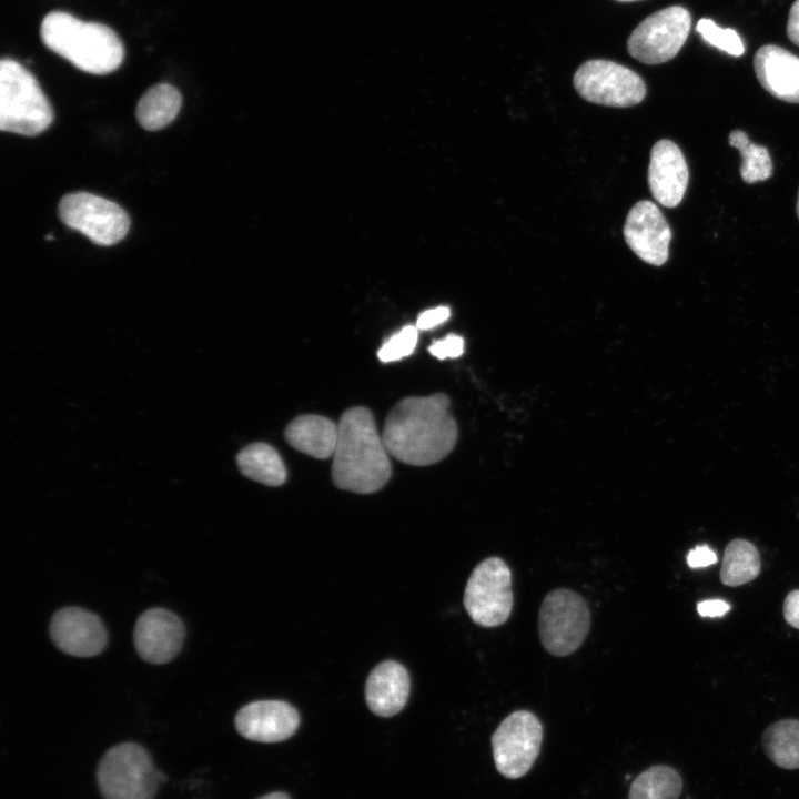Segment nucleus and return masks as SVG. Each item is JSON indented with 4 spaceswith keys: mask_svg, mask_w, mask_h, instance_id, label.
<instances>
[{
    "mask_svg": "<svg viewBox=\"0 0 799 799\" xmlns=\"http://www.w3.org/2000/svg\"><path fill=\"white\" fill-rule=\"evenodd\" d=\"M449 404L443 393L397 402L388 412L382 433L390 455L413 466H428L446 457L457 439Z\"/></svg>",
    "mask_w": 799,
    "mask_h": 799,
    "instance_id": "obj_1",
    "label": "nucleus"
},
{
    "mask_svg": "<svg viewBox=\"0 0 799 799\" xmlns=\"http://www.w3.org/2000/svg\"><path fill=\"white\" fill-rule=\"evenodd\" d=\"M332 479L341 489L358 494L380 490L390 479V453L372 412L364 406L346 409L338 421Z\"/></svg>",
    "mask_w": 799,
    "mask_h": 799,
    "instance_id": "obj_2",
    "label": "nucleus"
},
{
    "mask_svg": "<svg viewBox=\"0 0 799 799\" xmlns=\"http://www.w3.org/2000/svg\"><path fill=\"white\" fill-rule=\"evenodd\" d=\"M43 43L78 69L107 74L119 68L123 45L118 34L98 22H85L70 13L52 11L41 23Z\"/></svg>",
    "mask_w": 799,
    "mask_h": 799,
    "instance_id": "obj_3",
    "label": "nucleus"
},
{
    "mask_svg": "<svg viewBox=\"0 0 799 799\" xmlns=\"http://www.w3.org/2000/svg\"><path fill=\"white\" fill-rule=\"evenodd\" d=\"M52 107L34 75L22 64L3 59L0 63V129L34 136L52 123Z\"/></svg>",
    "mask_w": 799,
    "mask_h": 799,
    "instance_id": "obj_4",
    "label": "nucleus"
},
{
    "mask_svg": "<svg viewBox=\"0 0 799 799\" xmlns=\"http://www.w3.org/2000/svg\"><path fill=\"white\" fill-rule=\"evenodd\" d=\"M165 780L149 752L135 742L111 747L101 758L97 781L103 799H154Z\"/></svg>",
    "mask_w": 799,
    "mask_h": 799,
    "instance_id": "obj_5",
    "label": "nucleus"
},
{
    "mask_svg": "<svg viewBox=\"0 0 799 799\" xmlns=\"http://www.w3.org/2000/svg\"><path fill=\"white\" fill-rule=\"evenodd\" d=\"M590 626L586 600L577 593L559 588L543 600L538 630L544 648L552 655L564 657L583 644Z\"/></svg>",
    "mask_w": 799,
    "mask_h": 799,
    "instance_id": "obj_6",
    "label": "nucleus"
},
{
    "mask_svg": "<svg viewBox=\"0 0 799 799\" xmlns=\"http://www.w3.org/2000/svg\"><path fill=\"white\" fill-rule=\"evenodd\" d=\"M512 573L498 557H488L472 572L464 593V607L483 627L503 625L513 608Z\"/></svg>",
    "mask_w": 799,
    "mask_h": 799,
    "instance_id": "obj_7",
    "label": "nucleus"
},
{
    "mask_svg": "<svg viewBox=\"0 0 799 799\" xmlns=\"http://www.w3.org/2000/svg\"><path fill=\"white\" fill-rule=\"evenodd\" d=\"M59 215L65 225L103 246L120 242L130 227V218L119 204L88 192L65 194Z\"/></svg>",
    "mask_w": 799,
    "mask_h": 799,
    "instance_id": "obj_8",
    "label": "nucleus"
},
{
    "mask_svg": "<svg viewBox=\"0 0 799 799\" xmlns=\"http://www.w3.org/2000/svg\"><path fill=\"white\" fill-rule=\"evenodd\" d=\"M691 27V14L671 6L644 19L630 33L627 50L636 60L659 64L671 60L682 48Z\"/></svg>",
    "mask_w": 799,
    "mask_h": 799,
    "instance_id": "obj_9",
    "label": "nucleus"
},
{
    "mask_svg": "<svg viewBox=\"0 0 799 799\" xmlns=\"http://www.w3.org/2000/svg\"><path fill=\"white\" fill-rule=\"evenodd\" d=\"M543 740V726L528 710L507 716L492 736L495 767L509 779L525 776L538 757Z\"/></svg>",
    "mask_w": 799,
    "mask_h": 799,
    "instance_id": "obj_10",
    "label": "nucleus"
},
{
    "mask_svg": "<svg viewBox=\"0 0 799 799\" xmlns=\"http://www.w3.org/2000/svg\"><path fill=\"white\" fill-rule=\"evenodd\" d=\"M574 87L588 102L630 107L643 101L646 85L633 70L608 60H588L575 72Z\"/></svg>",
    "mask_w": 799,
    "mask_h": 799,
    "instance_id": "obj_11",
    "label": "nucleus"
},
{
    "mask_svg": "<svg viewBox=\"0 0 799 799\" xmlns=\"http://www.w3.org/2000/svg\"><path fill=\"white\" fill-rule=\"evenodd\" d=\"M624 236L630 250L643 261L656 266L667 261L671 231L653 202L639 201L630 209Z\"/></svg>",
    "mask_w": 799,
    "mask_h": 799,
    "instance_id": "obj_12",
    "label": "nucleus"
},
{
    "mask_svg": "<svg viewBox=\"0 0 799 799\" xmlns=\"http://www.w3.org/2000/svg\"><path fill=\"white\" fill-rule=\"evenodd\" d=\"M234 724L237 732L245 739L280 742L294 735L300 725V716L289 702L259 700L242 707Z\"/></svg>",
    "mask_w": 799,
    "mask_h": 799,
    "instance_id": "obj_13",
    "label": "nucleus"
},
{
    "mask_svg": "<svg viewBox=\"0 0 799 799\" xmlns=\"http://www.w3.org/2000/svg\"><path fill=\"white\" fill-rule=\"evenodd\" d=\"M50 635L60 650L77 657L95 656L107 644L105 628L100 618L78 607L58 610L50 624Z\"/></svg>",
    "mask_w": 799,
    "mask_h": 799,
    "instance_id": "obj_14",
    "label": "nucleus"
},
{
    "mask_svg": "<svg viewBox=\"0 0 799 799\" xmlns=\"http://www.w3.org/2000/svg\"><path fill=\"white\" fill-rule=\"evenodd\" d=\"M184 640V626L173 613L152 608L138 618L134 645L140 657L152 664L172 660Z\"/></svg>",
    "mask_w": 799,
    "mask_h": 799,
    "instance_id": "obj_15",
    "label": "nucleus"
},
{
    "mask_svg": "<svg viewBox=\"0 0 799 799\" xmlns=\"http://www.w3.org/2000/svg\"><path fill=\"white\" fill-rule=\"evenodd\" d=\"M688 166L681 150L670 140H659L650 152L648 184L654 199L677 206L688 185Z\"/></svg>",
    "mask_w": 799,
    "mask_h": 799,
    "instance_id": "obj_16",
    "label": "nucleus"
},
{
    "mask_svg": "<svg viewBox=\"0 0 799 799\" xmlns=\"http://www.w3.org/2000/svg\"><path fill=\"white\" fill-rule=\"evenodd\" d=\"M754 68L760 84L770 94L799 103V57L781 47L766 44L756 52Z\"/></svg>",
    "mask_w": 799,
    "mask_h": 799,
    "instance_id": "obj_17",
    "label": "nucleus"
},
{
    "mask_svg": "<svg viewBox=\"0 0 799 799\" xmlns=\"http://www.w3.org/2000/svg\"><path fill=\"white\" fill-rule=\"evenodd\" d=\"M408 695V672L394 660L381 663L367 677L365 699L376 716L386 718L398 714L405 707Z\"/></svg>",
    "mask_w": 799,
    "mask_h": 799,
    "instance_id": "obj_18",
    "label": "nucleus"
},
{
    "mask_svg": "<svg viewBox=\"0 0 799 799\" xmlns=\"http://www.w3.org/2000/svg\"><path fill=\"white\" fill-rule=\"evenodd\" d=\"M337 434V424L327 417L314 414L295 417L284 432L285 439L293 448L320 459L333 456Z\"/></svg>",
    "mask_w": 799,
    "mask_h": 799,
    "instance_id": "obj_19",
    "label": "nucleus"
},
{
    "mask_svg": "<svg viewBox=\"0 0 799 799\" xmlns=\"http://www.w3.org/2000/svg\"><path fill=\"white\" fill-rule=\"evenodd\" d=\"M182 98L178 89L168 83L150 88L139 100L136 120L148 131H156L170 124L178 115Z\"/></svg>",
    "mask_w": 799,
    "mask_h": 799,
    "instance_id": "obj_20",
    "label": "nucleus"
},
{
    "mask_svg": "<svg viewBox=\"0 0 799 799\" xmlns=\"http://www.w3.org/2000/svg\"><path fill=\"white\" fill-rule=\"evenodd\" d=\"M243 475L267 486H280L286 479V468L277 451L266 443H253L236 456Z\"/></svg>",
    "mask_w": 799,
    "mask_h": 799,
    "instance_id": "obj_21",
    "label": "nucleus"
},
{
    "mask_svg": "<svg viewBox=\"0 0 799 799\" xmlns=\"http://www.w3.org/2000/svg\"><path fill=\"white\" fill-rule=\"evenodd\" d=\"M767 757L782 769H799V719H781L762 734Z\"/></svg>",
    "mask_w": 799,
    "mask_h": 799,
    "instance_id": "obj_22",
    "label": "nucleus"
},
{
    "mask_svg": "<svg viewBox=\"0 0 799 799\" xmlns=\"http://www.w3.org/2000/svg\"><path fill=\"white\" fill-rule=\"evenodd\" d=\"M761 559L756 546L741 538L725 548L720 569L724 585L736 587L754 580L760 573Z\"/></svg>",
    "mask_w": 799,
    "mask_h": 799,
    "instance_id": "obj_23",
    "label": "nucleus"
},
{
    "mask_svg": "<svg viewBox=\"0 0 799 799\" xmlns=\"http://www.w3.org/2000/svg\"><path fill=\"white\" fill-rule=\"evenodd\" d=\"M682 779L670 766L656 765L643 771L631 783L629 799H678Z\"/></svg>",
    "mask_w": 799,
    "mask_h": 799,
    "instance_id": "obj_24",
    "label": "nucleus"
},
{
    "mask_svg": "<svg viewBox=\"0 0 799 799\" xmlns=\"http://www.w3.org/2000/svg\"><path fill=\"white\" fill-rule=\"evenodd\" d=\"M729 144L741 155L740 175L746 183L766 181L772 174V163L766 146L752 143L746 132L734 130Z\"/></svg>",
    "mask_w": 799,
    "mask_h": 799,
    "instance_id": "obj_25",
    "label": "nucleus"
},
{
    "mask_svg": "<svg viewBox=\"0 0 799 799\" xmlns=\"http://www.w3.org/2000/svg\"><path fill=\"white\" fill-rule=\"evenodd\" d=\"M696 30L705 42L730 55L740 57L745 52L744 42L734 29H722L711 19L702 18Z\"/></svg>",
    "mask_w": 799,
    "mask_h": 799,
    "instance_id": "obj_26",
    "label": "nucleus"
},
{
    "mask_svg": "<svg viewBox=\"0 0 799 799\" xmlns=\"http://www.w3.org/2000/svg\"><path fill=\"white\" fill-rule=\"evenodd\" d=\"M417 341L418 328L413 325L404 326L381 346L377 356L384 363L401 360L414 352Z\"/></svg>",
    "mask_w": 799,
    "mask_h": 799,
    "instance_id": "obj_27",
    "label": "nucleus"
},
{
    "mask_svg": "<svg viewBox=\"0 0 799 799\" xmlns=\"http://www.w3.org/2000/svg\"><path fill=\"white\" fill-rule=\"evenodd\" d=\"M428 351L439 360L456 358L464 352V340L459 335L448 334L442 340L434 341Z\"/></svg>",
    "mask_w": 799,
    "mask_h": 799,
    "instance_id": "obj_28",
    "label": "nucleus"
},
{
    "mask_svg": "<svg viewBox=\"0 0 799 799\" xmlns=\"http://www.w3.org/2000/svg\"><path fill=\"white\" fill-rule=\"evenodd\" d=\"M451 316V310L447 306H437L421 313L416 321L418 330H431L446 322Z\"/></svg>",
    "mask_w": 799,
    "mask_h": 799,
    "instance_id": "obj_29",
    "label": "nucleus"
},
{
    "mask_svg": "<svg viewBox=\"0 0 799 799\" xmlns=\"http://www.w3.org/2000/svg\"><path fill=\"white\" fill-rule=\"evenodd\" d=\"M717 555L707 545L696 546L687 555V564L691 568H702L717 563Z\"/></svg>",
    "mask_w": 799,
    "mask_h": 799,
    "instance_id": "obj_30",
    "label": "nucleus"
},
{
    "mask_svg": "<svg viewBox=\"0 0 799 799\" xmlns=\"http://www.w3.org/2000/svg\"><path fill=\"white\" fill-rule=\"evenodd\" d=\"M783 617L793 628L799 629V589L790 591L783 601Z\"/></svg>",
    "mask_w": 799,
    "mask_h": 799,
    "instance_id": "obj_31",
    "label": "nucleus"
},
{
    "mask_svg": "<svg viewBox=\"0 0 799 799\" xmlns=\"http://www.w3.org/2000/svg\"><path fill=\"white\" fill-rule=\"evenodd\" d=\"M730 605L721 599H708L698 603L697 610L702 617H718L729 611Z\"/></svg>",
    "mask_w": 799,
    "mask_h": 799,
    "instance_id": "obj_32",
    "label": "nucleus"
},
{
    "mask_svg": "<svg viewBox=\"0 0 799 799\" xmlns=\"http://www.w3.org/2000/svg\"><path fill=\"white\" fill-rule=\"evenodd\" d=\"M787 36L791 42L799 45V0H796L790 8Z\"/></svg>",
    "mask_w": 799,
    "mask_h": 799,
    "instance_id": "obj_33",
    "label": "nucleus"
},
{
    "mask_svg": "<svg viewBox=\"0 0 799 799\" xmlns=\"http://www.w3.org/2000/svg\"><path fill=\"white\" fill-rule=\"evenodd\" d=\"M257 799H291V798L286 792L273 791V792L266 793L262 797H259Z\"/></svg>",
    "mask_w": 799,
    "mask_h": 799,
    "instance_id": "obj_34",
    "label": "nucleus"
},
{
    "mask_svg": "<svg viewBox=\"0 0 799 799\" xmlns=\"http://www.w3.org/2000/svg\"><path fill=\"white\" fill-rule=\"evenodd\" d=\"M797 215L799 218V191H798V200H797Z\"/></svg>",
    "mask_w": 799,
    "mask_h": 799,
    "instance_id": "obj_35",
    "label": "nucleus"
},
{
    "mask_svg": "<svg viewBox=\"0 0 799 799\" xmlns=\"http://www.w3.org/2000/svg\"><path fill=\"white\" fill-rule=\"evenodd\" d=\"M617 1H636V0H617Z\"/></svg>",
    "mask_w": 799,
    "mask_h": 799,
    "instance_id": "obj_36",
    "label": "nucleus"
}]
</instances>
